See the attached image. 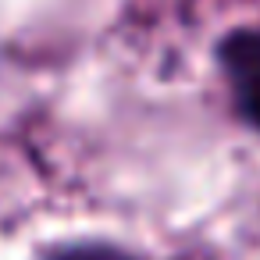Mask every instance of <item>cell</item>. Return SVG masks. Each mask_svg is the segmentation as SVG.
Masks as SVG:
<instances>
[{"label": "cell", "mask_w": 260, "mask_h": 260, "mask_svg": "<svg viewBox=\"0 0 260 260\" xmlns=\"http://www.w3.org/2000/svg\"><path fill=\"white\" fill-rule=\"evenodd\" d=\"M217 61L232 82L239 114L260 128V29H239L217 47Z\"/></svg>", "instance_id": "obj_1"}, {"label": "cell", "mask_w": 260, "mask_h": 260, "mask_svg": "<svg viewBox=\"0 0 260 260\" xmlns=\"http://www.w3.org/2000/svg\"><path fill=\"white\" fill-rule=\"evenodd\" d=\"M50 260H136V256L114 246H72L64 253H54Z\"/></svg>", "instance_id": "obj_2"}]
</instances>
